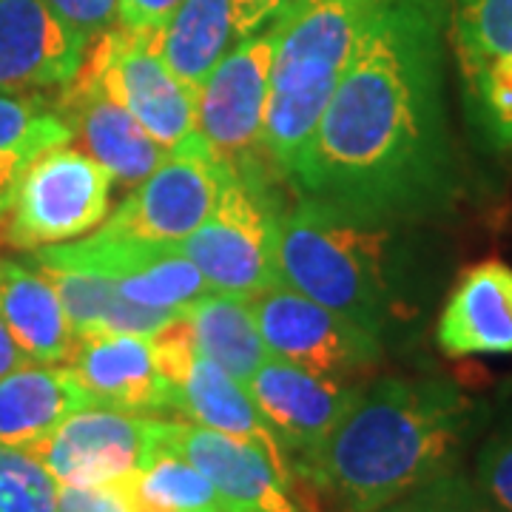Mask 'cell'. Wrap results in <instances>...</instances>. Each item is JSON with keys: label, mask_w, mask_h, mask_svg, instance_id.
Wrapping results in <instances>:
<instances>
[{"label": "cell", "mask_w": 512, "mask_h": 512, "mask_svg": "<svg viewBox=\"0 0 512 512\" xmlns=\"http://www.w3.org/2000/svg\"><path fill=\"white\" fill-rule=\"evenodd\" d=\"M447 15L450 0H384L288 180L293 200L396 228L456 208Z\"/></svg>", "instance_id": "1"}, {"label": "cell", "mask_w": 512, "mask_h": 512, "mask_svg": "<svg viewBox=\"0 0 512 512\" xmlns=\"http://www.w3.org/2000/svg\"><path fill=\"white\" fill-rule=\"evenodd\" d=\"M478 404L444 376H384L362 387L348 416L296 470L339 512H379L456 470Z\"/></svg>", "instance_id": "2"}, {"label": "cell", "mask_w": 512, "mask_h": 512, "mask_svg": "<svg viewBox=\"0 0 512 512\" xmlns=\"http://www.w3.org/2000/svg\"><path fill=\"white\" fill-rule=\"evenodd\" d=\"M396 225H362L296 200L276 231L279 276L367 333L390 336L410 319Z\"/></svg>", "instance_id": "3"}, {"label": "cell", "mask_w": 512, "mask_h": 512, "mask_svg": "<svg viewBox=\"0 0 512 512\" xmlns=\"http://www.w3.org/2000/svg\"><path fill=\"white\" fill-rule=\"evenodd\" d=\"M384 0H291L279 15L265 154L291 180L322 111Z\"/></svg>", "instance_id": "4"}, {"label": "cell", "mask_w": 512, "mask_h": 512, "mask_svg": "<svg viewBox=\"0 0 512 512\" xmlns=\"http://www.w3.org/2000/svg\"><path fill=\"white\" fill-rule=\"evenodd\" d=\"M276 185L242 180L225 165L211 217L177 245L211 291L254 299L282 285L276 231L285 205Z\"/></svg>", "instance_id": "5"}, {"label": "cell", "mask_w": 512, "mask_h": 512, "mask_svg": "<svg viewBox=\"0 0 512 512\" xmlns=\"http://www.w3.org/2000/svg\"><path fill=\"white\" fill-rule=\"evenodd\" d=\"M276 37V20L242 37L197 92V134L202 143L237 177L254 183H285L262 143L271 103Z\"/></svg>", "instance_id": "6"}, {"label": "cell", "mask_w": 512, "mask_h": 512, "mask_svg": "<svg viewBox=\"0 0 512 512\" xmlns=\"http://www.w3.org/2000/svg\"><path fill=\"white\" fill-rule=\"evenodd\" d=\"M447 46L470 134L512 163V0H450Z\"/></svg>", "instance_id": "7"}, {"label": "cell", "mask_w": 512, "mask_h": 512, "mask_svg": "<svg viewBox=\"0 0 512 512\" xmlns=\"http://www.w3.org/2000/svg\"><path fill=\"white\" fill-rule=\"evenodd\" d=\"M74 77L100 86L126 106L165 151L197 131V94L165 66L157 35L111 26L89 43Z\"/></svg>", "instance_id": "8"}, {"label": "cell", "mask_w": 512, "mask_h": 512, "mask_svg": "<svg viewBox=\"0 0 512 512\" xmlns=\"http://www.w3.org/2000/svg\"><path fill=\"white\" fill-rule=\"evenodd\" d=\"M225 163L194 131L168 151L160 168L131 188L126 200L97 225L100 234L148 245H180L211 217Z\"/></svg>", "instance_id": "9"}, {"label": "cell", "mask_w": 512, "mask_h": 512, "mask_svg": "<svg viewBox=\"0 0 512 512\" xmlns=\"http://www.w3.org/2000/svg\"><path fill=\"white\" fill-rule=\"evenodd\" d=\"M114 177L92 154L57 146L37 157L12 202L9 242L20 251L72 242L109 217Z\"/></svg>", "instance_id": "10"}, {"label": "cell", "mask_w": 512, "mask_h": 512, "mask_svg": "<svg viewBox=\"0 0 512 512\" xmlns=\"http://www.w3.org/2000/svg\"><path fill=\"white\" fill-rule=\"evenodd\" d=\"M157 365L177 393V413L202 427L220 430L225 436L251 441L279 467V473L296 481L291 458L279 444L271 424L259 413L248 387L225 373L217 362L202 356L191 333L185 328L183 316L168 322L160 333L151 336Z\"/></svg>", "instance_id": "11"}, {"label": "cell", "mask_w": 512, "mask_h": 512, "mask_svg": "<svg viewBox=\"0 0 512 512\" xmlns=\"http://www.w3.org/2000/svg\"><path fill=\"white\" fill-rule=\"evenodd\" d=\"M251 308L268 353L282 362L328 379H348L382 362L384 342L379 336L285 282L254 296Z\"/></svg>", "instance_id": "12"}, {"label": "cell", "mask_w": 512, "mask_h": 512, "mask_svg": "<svg viewBox=\"0 0 512 512\" xmlns=\"http://www.w3.org/2000/svg\"><path fill=\"white\" fill-rule=\"evenodd\" d=\"M23 453L55 484H106L134 478L157 453L154 416L92 404L63 419Z\"/></svg>", "instance_id": "13"}, {"label": "cell", "mask_w": 512, "mask_h": 512, "mask_svg": "<svg viewBox=\"0 0 512 512\" xmlns=\"http://www.w3.org/2000/svg\"><path fill=\"white\" fill-rule=\"evenodd\" d=\"M245 387L285 447L296 476V470L308 464L342 424L365 384L316 376L305 367L268 356Z\"/></svg>", "instance_id": "14"}, {"label": "cell", "mask_w": 512, "mask_h": 512, "mask_svg": "<svg viewBox=\"0 0 512 512\" xmlns=\"http://www.w3.org/2000/svg\"><path fill=\"white\" fill-rule=\"evenodd\" d=\"M157 450L194 464L225 498L245 512H305L293 481L251 441L225 436L197 421L154 419Z\"/></svg>", "instance_id": "15"}, {"label": "cell", "mask_w": 512, "mask_h": 512, "mask_svg": "<svg viewBox=\"0 0 512 512\" xmlns=\"http://www.w3.org/2000/svg\"><path fill=\"white\" fill-rule=\"evenodd\" d=\"M89 43L46 0H0V89L63 92L80 72Z\"/></svg>", "instance_id": "16"}, {"label": "cell", "mask_w": 512, "mask_h": 512, "mask_svg": "<svg viewBox=\"0 0 512 512\" xmlns=\"http://www.w3.org/2000/svg\"><path fill=\"white\" fill-rule=\"evenodd\" d=\"M94 404L160 416L177 413V393L157 365L151 336L137 333H94L77 336L66 359Z\"/></svg>", "instance_id": "17"}, {"label": "cell", "mask_w": 512, "mask_h": 512, "mask_svg": "<svg viewBox=\"0 0 512 512\" xmlns=\"http://www.w3.org/2000/svg\"><path fill=\"white\" fill-rule=\"evenodd\" d=\"M57 106L72 123L83 151L109 168L114 183L134 188L168 157V151L140 126V120L94 83L74 77Z\"/></svg>", "instance_id": "18"}, {"label": "cell", "mask_w": 512, "mask_h": 512, "mask_svg": "<svg viewBox=\"0 0 512 512\" xmlns=\"http://www.w3.org/2000/svg\"><path fill=\"white\" fill-rule=\"evenodd\" d=\"M439 350L450 359L512 356V268L481 262L464 271L436 325Z\"/></svg>", "instance_id": "19"}, {"label": "cell", "mask_w": 512, "mask_h": 512, "mask_svg": "<svg viewBox=\"0 0 512 512\" xmlns=\"http://www.w3.org/2000/svg\"><path fill=\"white\" fill-rule=\"evenodd\" d=\"M0 319L29 362L66 365L77 336L55 285L29 259L0 256Z\"/></svg>", "instance_id": "20"}, {"label": "cell", "mask_w": 512, "mask_h": 512, "mask_svg": "<svg viewBox=\"0 0 512 512\" xmlns=\"http://www.w3.org/2000/svg\"><path fill=\"white\" fill-rule=\"evenodd\" d=\"M94 399L69 365H29L0 376V444L29 447Z\"/></svg>", "instance_id": "21"}, {"label": "cell", "mask_w": 512, "mask_h": 512, "mask_svg": "<svg viewBox=\"0 0 512 512\" xmlns=\"http://www.w3.org/2000/svg\"><path fill=\"white\" fill-rule=\"evenodd\" d=\"M239 40L237 0H183L157 32V49L174 77L197 94Z\"/></svg>", "instance_id": "22"}, {"label": "cell", "mask_w": 512, "mask_h": 512, "mask_svg": "<svg viewBox=\"0 0 512 512\" xmlns=\"http://www.w3.org/2000/svg\"><path fill=\"white\" fill-rule=\"evenodd\" d=\"M180 316L202 356L217 362L237 382H248L256 367L271 356L256 325L251 299L208 291Z\"/></svg>", "instance_id": "23"}, {"label": "cell", "mask_w": 512, "mask_h": 512, "mask_svg": "<svg viewBox=\"0 0 512 512\" xmlns=\"http://www.w3.org/2000/svg\"><path fill=\"white\" fill-rule=\"evenodd\" d=\"M74 137L72 123L60 106H49L35 94L0 89V217L12 211L20 180L37 157Z\"/></svg>", "instance_id": "24"}, {"label": "cell", "mask_w": 512, "mask_h": 512, "mask_svg": "<svg viewBox=\"0 0 512 512\" xmlns=\"http://www.w3.org/2000/svg\"><path fill=\"white\" fill-rule=\"evenodd\" d=\"M37 271L55 285L66 316L72 322L74 336H94V333L154 336L180 316L174 311H154L128 302L109 276L60 271V268H37Z\"/></svg>", "instance_id": "25"}, {"label": "cell", "mask_w": 512, "mask_h": 512, "mask_svg": "<svg viewBox=\"0 0 512 512\" xmlns=\"http://www.w3.org/2000/svg\"><path fill=\"white\" fill-rule=\"evenodd\" d=\"M131 490L146 512H245L225 498L194 464L163 450H157L146 467L131 478Z\"/></svg>", "instance_id": "26"}, {"label": "cell", "mask_w": 512, "mask_h": 512, "mask_svg": "<svg viewBox=\"0 0 512 512\" xmlns=\"http://www.w3.org/2000/svg\"><path fill=\"white\" fill-rule=\"evenodd\" d=\"M111 282L134 305L174 313H183L202 293L211 291L200 268L188 256L180 254L177 245L157 251L143 265H137L134 271L117 276Z\"/></svg>", "instance_id": "27"}, {"label": "cell", "mask_w": 512, "mask_h": 512, "mask_svg": "<svg viewBox=\"0 0 512 512\" xmlns=\"http://www.w3.org/2000/svg\"><path fill=\"white\" fill-rule=\"evenodd\" d=\"M57 484L35 458L0 444V512H55Z\"/></svg>", "instance_id": "28"}, {"label": "cell", "mask_w": 512, "mask_h": 512, "mask_svg": "<svg viewBox=\"0 0 512 512\" xmlns=\"http://www.w3.org/2000/svg\"><path fill=\"white\" fill-rule=\"evenodd\" d=\"M379 512H501L484 495L476 478H467L461 470H447L416 487L413 493L396 498Z\"/></svg>", "instance_id": "29"}, {"label": "cell", "mask_w": 512, "mask_h": 512, "mask_svg": "<svg viewBox=\"0 0 512 512\" xmlns=\"http://www.w3.org/2000/svg\"><path fill=\"white\" fill-rule=\"evenodd\" d=\"M476 484L501 512H512V413L484 441L476 458Z\"/></svg>", "instance_id": "30"}, {"label": "cell", "mask_w": 512, "mask_h": 512, "mask_svg": "<svg viewBox=\"0 0 512 512\" xmlns=\"http://www.w3.org/2000/svg\"><path fill=\"white\" fill-rule=\"evenodd\" d=\"M55 512H146L128 481L57 484Z\"/></svg>", "instance_id": "31"}, {"label": "cell", "mask_w": 512, "mask_h": 512, "mask_svg": "<svg viewBox=\"0 0 512 512\" xmlns=\"http://www.w3.org/2000/svg\"><path fill=\"white\" fill-rule=\"evenodd\" d=\"M46 3L55 15H60L89 40L117 26V0H46Z\"/></svg>", "instance_id": "32"}, {"label": "cell", "mask_w": 512, "mask_h": 512, "mask_svg": "<svg viewBox=\"0 0 512 512\" xmlns=\"http://www.w3.org/2000/svg\"><path fill=\"white\" fill-rule=\"evenodd\" d=\"M183 0H117V26L157 35Z\"/></svg>", "instance_id": "33"}, {"label": "cell", "mask_w": 512, "mask_h": 512, "mask_svg": "<svg viewBox=\"0 0 512 512\" xmlns=\"http://www.w3.org/2000/svg\"><path fill=\"white\" fill-rule=\"evenodd\" d=\"M288 3L291 0H237L239 32H242V37L254 35L262 26H268Z\"/></svg>", "instance_id": "34"}, {"label": "cell", "mask_w": 512, "mask_h": 512, "mask_svg": "<svg viewBox=\"0 0 512 512\" xmlns=\"http://www.w3.org/2000/svg\"><path fill=\"white\" fill-rule=\"evenodd\" d=\"M23 365H29V356L18 348L15 336L9 333V328L0 319V376H6V373H12Z\"/></svg>", "instance_id": "35"}, {"label": "cell", "mask_w": 512, "mask_h": 512, "mask_svg": "<svg viewBox=\"0 0 512 512\" xmlns=\"http://www.w3.org/2000/svg\"><path fill=\"white\" fill-rule=\"evenodd\" d=\"M148 512H163V510H148Z\"/></svg>", "instance_id": "36"}]
</instances>
